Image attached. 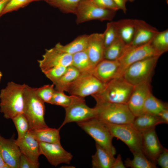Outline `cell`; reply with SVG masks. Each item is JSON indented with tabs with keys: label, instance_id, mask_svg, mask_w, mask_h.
<instances>
[{
	"label": "cell",
	"instance_id": "obj_1",
	"mask_svg": "<svg viewBox=\"0 0 168 168\" xmlns=\"http://www.w3.org/2000/svg\"><path fill=\"white\" fill-rule=\"evenodd\" d=\"M26 84L8 82L0 92V111L7 119L23 113L24 91Z\"/></svg>",
	"mask_w": 168,
	"mask_h": 168
},
{
	"label": "cell",
	"instance_id": "obj_2",
	"mask_svg": "<svg viewBox=\"0 0 168 168\" xmlns=\"http://www.w3.org/2000/svg\"><path fill=\"white\" fill-rule=\"evenodd\" d=\"M23 114L29 124V130L48 127L44 120V102L37 95L35 88L25 85L24 91Z\"/></svg>",
	"mask_w": 168,
	"mask_h": 168
},
{
	"label": "cell",
	"instance_id": "obj_3",
	"mask_svg": "<svg viewBox=\"0 0 168 168\" xmlns=\"http://www.w3.org/2000/svg\"><path fill=\"white\" fill-rule=\"evenodd\" d=\"M134 87L123 78H116L106 83L100 92L91 96L96 102L127 104Z\"/></svg>",
	"mask_w": 168,
	"mask_h": 168
},
{
	"label": "cell",
	"instance_id": "obj_4",
	"mask_svg": "<svg viewBox=\"0 0 168 168\" xmlns=\"http://www.w3.org/2000/svg\"><path fill=\"white\" fill-rule=\"evenodd\" d=\"M97 114L95 118L115 124H132L135 117L127 104L97 102Z\"/></svg>",
	"mask_w": 168,
	"mask_h": 168
},
{
	"label": "cell",
	"instance_id": "obj_5",
	"mask_svg": "<svg viewBox=\"0 0 168 168\" xmlns=\"http://www.w3.org/2000/svg\"><path fill=\"white\" fill-rule=\"evenodd\" d=\"M76 123L96 143L114 156L116 154V149L112 144L113 137L102 121L95 117Z\"/></svg>",
	"mask_w": 168,
	"mask_h": 168
},
{
	"label": "cell",
	"instance_id": "obj_6",
	"mask_svg": "<svg viewBox=\"0 0 168 168\" xmlns=\"http://www.w3.org/2000/svg\"><path fill=\"white\" fill-rule=\"evenodd\" d=\"M160 57H152L133 63L125 70L121 77L133 86L150 83Z\"/></svg>",
	"mask_w": 168,
	"mask_h": 168
},
{
	"label": "cell",
	"instance_id": "obj_7",
	"mask_svg": "<svg viewBox=\"0 0 168 168\" xmlns=\"http://www.w3.org/2000/svg\"><path fill=\"white\" fill-rule=\"evenodd\" d=\"M103 121L113 138L115 137L125 143L132 153L142 152V133L136 129L132 124H115Z\"/></svg>",
	"mask_w": 168,
	"mask_h": 168
},
{
	"label": "cell",
	"instance_id": "obj_8",
	"mask_svg": "<svg viewBox=\"0 0 168 168\" xmlns=\"http://www.w3.org/2000/svg\"><path fill=\"white\" fill-rule=\"evenodd\" d=\"M105 84L91 73L81 72L75 80L66 86L64 91L70 95L84 98L100 92Z\"/></svg>",
	"mask_w": 168,
	"mask_h": 168
},
{
	"label": "cell",
	"instance_id": "obj_9",
	"mask_svg": "<svg viewBox=\"0 0 168 168\" xmlns=\"http://www.w3.org/2000/svg\"><path fill=\"white\" fill-rule=\"evenodd\" d=\"M116 12L98 7L90 0H83L80 2L75 14L77 24L93 20L101 21H111Z\"/></svg>",
	"mask_w": 168,
	"mask_h": 168
},
{
	"label": "cell",
	"instance_id": "obj_10",
	"mask_svg": "<svg viewBox=\"0 0 168 168\" xmlns=\"http://www.w3.org/2000/svg\"><path fill=\"white\" fill-rule=\"evenodd\" d=\"M161 55L153 47L151 41L145 44L124 50L118 60L120 65L119 78L122 77L125 70L133 63L150 57Z\"/></svg>",
	"mask_w": 168,
	"mask_h": 168
},
{
	"label": "cell",
	"instance_id": "obj_11",
	"mask_svg": "<svg viewBox=\"0 0 168 168\" xmlns=\"http://www.w3.org/2000/svg\"><path fill=\"white\" fill-rule=\"evenodd\" d=\"M64 120L58 128L60 129L66 124L77 122L96 117L97 114L96 106L90 108L86 104L83 98L76 96L71 104L65 109Z\"/></svg>",
	"mask_w": 168,
	"mask_h": 168
},
{
	"label": "cell",
	"instance_id": "obj_12",
	"mask_svg": "<svg viewBox=\"0 0 168 168\" xmlns=\"http://www.w3.org/2000/svg\"><path fill=\"white\" fill-rule=\"evenodd\" d=\"M39 142L40 154L44 155L51 165L57 166L62 163L70 164L72 155L66 151L61 143Z\"/></svg>",
	"mask_w": 168,
	"mask_h": 168
},
{
	"label": "cell",
	"instance_id": "obj_13",
	"mask_svg": "<svg viewBox=\"0 0 168 168\" xmlns=\"http://www.w3.org/2000/svg\"><path fill=\"white\" fill-rule=\"evenodd\" d=\"M72 55L64 52L56 47L46 49L42 58L38 60L42 72L52 67L63 66L68 67L72 65Z\"/></svg>",
	"mask_w": 168,
	"mask_h": 168
},
{
	"label": "cell",
	"instance_id": "obj_14",
	"mask_svg": "<svg viewBox=\"0 0 168 168\" xmlns=\"http://www.w3.org/2000/svg\"><path fill=\"white\" fill-rule=\"evenodd\" d=\"M164 147L161 143L155 128L142 133V151L147 158L155 164Z\"/></svg>",
	"mask_w": 168,
	"mask_h": 168
},
{
	"label": "cell",
	"instance_id": "obj_15",
	"mask_svg": "<svg viewBox=\"0 0 168 168\" xmlns=\"http://www.w3.org/2000/svg\"><path fill=\"white\" fill-rule=\"evenodd\" d=\"M151 93L150 83H142L134 86L127 105L135 117L143 113L145 101Z\"/></svg>",
	"mask_w": 168,
	"mask_h": 168
},
{
	"label": "cell",
	"instance_id": "obj_16",
	"mask_svg": "<svg viewBox=\"0 0 168 168\" xmlns=\"http://www.w3.org/2000/svg\"><path fill=\"white\" fill-rule=\"evenodd\" d=\"M135 23L136 30L133 39L129 44L126 45L124 51L150 42L159 31L143 20L135 19Z\"/></svg>",
	"mask_w": 168,
	"mask_h": 168
},
{
	"label": "cell",
	"instance_id": "obj_17",
	"mask_svg": "<svg viewBox=\"0 0 168 168\" xmlns=\"http://www.w3.org/2000/svg\"><path fill=\"white\" fill-rule=\"evenodd\" d=\"M0 150L5 162L10 168H19L21 153L14 135L10 138L6 139L0 134Z\"/></svg>",
	"mask_w": 168,
	"mask_h": 168
},
{
	"label": "cell",
	"instance_id": "obj_18",
	"mask_svg": "<svg viewBox=\"0 0 168 168\" xmlns=\"http://www.w3.org/2000/svg\"><path fill=\"white\" fill-rule=\"evenodd\" d=\"M119 65L118 60L104 59L95 67L91 74L102 82L106 83L119 78Z\"/></svg>",
	"mask_w": 168,
	"mask_h": 168
},
{
	"label": "cell",
	"instance_id": "obj_19",
	"mask_svg": "<svg viewBox=\"0 0 168 168\" xmlns=\"http://www.w3.org/2000/svg\"><path fill=\"white\" fill-rule=\"evenodd\" d=\"M105 49L103 33H94L89 35L86 51L94 67L104 59Z\"/></svg>",
	"mask_w": 168,
	"mask_h": 168
},
{
	"label": "cell",
	"instance_id": "obj_20",
	"mask_svg": "<svg viewBox=\"0 0 168 168\" xmlns=\"http://www.w3.org/2000/svg\"><path fill=\"white\" fill-rule=\"evenodd\" d=\"M16 141L22 154L33 162L40 164L39 142L29 130L22 139L18 141L16 140Z\"/></svg>",
	"mask_w": 168,
	"mask_h": 168
},
{
	"label": "cell",
	"instance_id": "obj_21",
	"mask_svg": "<svg viewBox=\"0 0 168 168\" xmlns=\"http://www.w3.org/2000/svg\"><path fill=\"white\" fill-rule=\"evenodd\" d=\"M164 122L158 116L147 113H143L135 117L132 125L142 133L155 128L156 126Z\"/></svg>",
	"mask_w": 168,
	"mask_h": 168
},
{
	"label": "cell",
	"instance_id": "obj_22",
	"mask_svg": "<svg viewBox=\"0 0 168 168\" xmlns=\"http://www.w3.org/2000/svg\"><path fill=\"white\" fill-rule=\"evenodd\" d=\"M118 36L126 45L132 41L136 30L135 19H126L114 21Z\"/></svg>",
	"mask_w": 168,
	"mask_h": 168
},
{
	"label": "cell",
	"instance_id": "obj_23",
	"mask_svg": "<svg viewBox=\"0 0 168 168\" xmlns=\"http://www.w3.org/2000/svg\"><path fill=\"white\" fill-rule=\"evenodd\" d=\"M96 151L92 156L91 163L93 168H112L115 158L97 143H96Z\"/></svg>",
	"mask_w": 168,
	"mask_h": 168
},
{
	"label": "cell",
	"instance_id": "obj_24",
	"mask_svg": "<svg viewBox=\"0 0 168 168\" xmlns=\"http://www.w3.org/2000/svg\"><path fill=\"white\" fill-rule=\"evenodd\" d=\"M39 142L60 143L59 130L47 127L29 130Z\"/></svg>",
	"mask_w": 168,
	"mask_h": 168
},
{
	"label": "cell",
	"instance_id": "obj_25",
	"mask_svg": "<svg viewBox=\"0 0 168 168\" xmlns=\"http://www.w3.org/2000/svg\"><path fill=\"white\" fill-rule=\"evenodd\" d=\"M89 36V35L86 34L79 35L66 45H63L58 43L55 46L64 52L72 55L86 49Z\"/></svg>",
	"mask_w": 168,
	"mask_h": 168
},
{
	"label": "cell",
	"instance_id": "obj_26",
	"mask_svg": "<svg viewBox=\"0 0 168 168\" xmlns=\"http://www.w3.org/2000/svg\"><path fill=\"white\" fill-rule=\"evenodd\" d=\"M72 65L81 72L91 74L94 68L89 58L86 50L72 55Z\"/></svg>",
	"mask_w": 168,
	"mask_h": 168
},
{
	"label": "cell",
	"instance_id": "obj_27",
	"mask_svg": "<svg viewBox=\"0 0 168 168\" xmlns=\"http://www.w3.org/2000/svg\"><path fill=\"white\" fill-rule=\"evenodd\" d=\"M125 46V44L118 36L113 42L105 48L104 59L118 60L123 54Z\"/></svg>",
	"mask_w": 168,
	"mask_h": 168
},
{
	"label": "cell",
	"instance_id": "obj_28",
	"mask_svg": "<svg viewBox=\"0 0 168 168\" xmlns=\"http://www.w3.org/2000/svg\"><path fill=\"white\" fill-rule=\"evenodd\" d=\"M168 108V105L151 93L147 98L143 107V113L158 116L163 110Z\"/></svg>",
	"mask_w": 168,
	"mask_h": 168
},
{
	"label": "cell",
	"instance_id": "obj_29",
	"mask_svg": "<svg viewBox=\"0 0 168 168\" xmlns=\"http://www.w3.org/2000/svg\"><path fill=\"white\" fill-rule=\"evenodd\" d=\"M81 72L72 65L67 68V70L61 77L54 84L55 89L64 91L65 88L75 80Z\"/></svg>",
	"mask_w": 168,
	"mask_h": 168
},
{
	"label": "cell",
	"instance_id": "obj_30",
	"mask_svg": "<svg viewBox=\"0 0 168 168\" xmlns=\"http://www.w3.org/2000/svg\"><path fill=\"white\" fill-rule=\"evenodd\" d=\"M133 154L132 160L127 158L124 161V165L127 167L131 168H156V165L148 160L142 152H138Z\"/></svg>",
	"mask_w": 168,
	"mask_h": 168
},
{
	"label": "cell",
	"instance_id": "obj_31",
	"mask_svg": "<svg viewBox=\"0 0 168 168\" xmlns=\"http://www.w3.org/2000/svg\"><path fill=\"white\" fill-rule=\"evenodd\" d=\"M83 0H46L50 5L66 14H75L78 6Z\"/></svg>",
	"mask_w": 168,
	"mask_h": 168
},
{
	"label": "cell",
	"instance_id": "obj_32",
	"mask_svg": "<svg viewBox=\"0 0 168 168\" xmlns=\"http://www.w3.org/2000/svg\"><path fill=\"white\" fill-rule=\"evenodd\" d=\"M151 43L155 50L161 55L168 51V30L159 31L154 36Z\"/></svg>",
	"mask_w": 168,
	"mask_h": 168
},
{
	"label": "cell",
	"instance_id": "obj_33",
	"mask_svg": "<svg viewBox=\"0 0 168 168\" xmlns=\"http://www.w3.org/2000/svg\"><path fill=\"white\" fill-rule=\"evenodd\" d=\"M76 96L72 95H67L64 91L55 89L49 104L60 106L65 109L71 104Z\"/></svg>",
	"mask_w": 168,
	"mask_h": 168
},
{
	"label": "cell",
	"instance_id": "obj_34",
	"mask_svg": "<svg viewBox=\"0 0 168 168\" xmlns=\"http://www.w3.org/2000/svg\"><path fill=\"white\" fill-rule=\"evenodd\" d=\"M12 120L17 132L18 138L16 140L19 141L24 137L29 130L28 121L23 113L17 115Z\"/></svg>",
	"mask_w": 168,
	"mask_h": 168
},
{
	"label": "cell",
	"instance_id": "obj_35",
	"mask_svg": "<svg viewBox=\"0 0 168 168\" xmlns=\"http://www.w3.org/2000/svg\"><path fill=\"white\" fill-rule=\"evenodd\" d=\"M54 85H46L39 88H35V91L38 97L44 103L49 104L55 91Z\"/></svg>",
	"mask_w": 168,
	"mask_h": 168
},
{
	"label": "cell",
	"instance_id": "obj_36",
	"mask_svg": "<svg viewBox=\"0 0 168 168\" xmlns=\"http://www.w3.org/2000/svg\"><path fill=\"white\" fill-rule=\"evenodd\" d=\"M105 48L113 42L118 37L114 21L108 22L103 33Z\"/></svg>",
	"mask_w": 168,
	"mask_h": 168
},
{
	"label": "cell",
	"instance_id": "obj_37",
	"mask_svg": "<svg viewBox=\"0 0 168 168\" xmlns=\"http://www.w3.org/2000/svg\"><path fill=\"white\" fill-rule=\"evenodd\" d=\"M67 68L63 66H56L50 68L42 72L54 84L64 73Z\"/></svg>",
	"mask_w": 168,
	"mask_h": 168
},
{
	"label": "cell",
	"instance_id": "obj_38",
	"mask_svg": "<svg viewBox=\"0 0 168 168\" xmlns=\"http://www.w3.org/2000/svg\"><path fill=\"white\" fill-rule=\"evenodd\" d=\"M41 0H10L6 6L2 15L17 10L32 2Z\"/></svg>",
	"mask_w": 168,
	"mask_h": 168
},
{
	"label": "cell",
	"instance_id": "obj_39",
	"mask_svg": "<svg viewBox=\"0 0 168 168\" xmlns=\"http://www.w3.org/2000/svg\"><path fill=\"white\" fill-rule=\"evenodd\" d=\"M98 7L116 12L119 8L113 0H90Z\"/></svg>",
	"mask_w": 168,
	"mask_h": 168
},
{
	"label": "cell",
	"instance_id": "obj_40",
	"mask_svg": "<svg viewBox=\"0 0 168 168\" xmlns=\"http://www.w3.org/2000/svg\"><path fill=\"white\" fill-rule=\"evenodd\" d=\"M40 164L34 163L21 153L20 157L19 168H38Z\"/></svg>",
	"mask_w": 168,
	"mask_h": 168
},
{
	"label": "cell",
	"instance_id": "obj_41",
	"mask_svg": "<svg viewBox=\"0 0 168 168\" xmlns=\"http://www.w3.org/2000/svg\"><path fill=\"white\" fill-rule=\"evenodd\" d=\"M157 164L162 168H168V150L166 148L159 156Z\"/></svg>",
	"mask_w": 168,
	"mask_h": 168
},
{
	"label": "cell",
	"instance_id": "obj_42",
	"mask_svg": "<svg viewBox=\"0 0 168 168\" xmlns=\"http://www.w3.org/2000/svg\"><path fill=\"white\" fill-rule=\"evenodd\" d=\"M126 167L123 162L121 155L119 154L115 159L112 168H125Z\"/></svg>",
	"mask_w": 168,
	"mask_h": 168
},
{
	"label": "cell",
	"instance_id": "obj_43",
	"mask_svg": "<svg viewBox=\"0 0 168 168\" xmlns=\"http://www.w3.org/2000/svg\"><path fill=\"white\" fill-rule=\"evenodd\" d=\"M119 9L122 10L124 13L127 11L126 3L127 0H113Z\"/></svg>",
	"mask_w": 168,
	"mask_h": 168
},
{
	"label": "cell",
	"instance_id": "obj_44",
	"mask_svg": "<svg viewBox=\"0 0 168 168\" xmlns=\"http://www.w3.org/2000/svg\"><path fill=\"white\" fill-rule=\"evenodd\" d=\"M158 116L164 122V124L168 123V108H166L161 112Z\"/></svg>",
	"mask_w": 168,
	"mask_h": 168
},
{
	"label": "cell",
	"instance_id": "obj_45",
	"mask_svg": "<svg viewBox=\"0 0 168 168\" xmlns=\"http://www.w3.org/2000/svg\"><path fill=\"white\" fill-rule=\"evenodd\" d=\"M10 0H0V17L7 4Z\"/></svg>",
	"mask_w": 168,
	"mask_h": 168
},
{
	"label": "cell",
	"instance_id": "obj_46",
	"mask_svg": "<svg viewBox=\"0 0 168 168\" xmlns=\"http://www.w3.org/2000/svg\"><path fill=\"white\" fill-rule=\"evenodd\" d=\"M0 168H10V167L5 162L0 150Z\"/></svg>",
	"mask_w": 168,
	"mask_h": 168
},
{
	"label": "cell",
	"instance_id": "obj_47",
	"mask_svg": "<svg viewBox=\"0 0 168 168\" xmlns=\"http://www.w3.org/2000/svg\"><path fill=\"white\" fill-rule=\"evenodd\" d=\"M2 76V72L0 71V78H1Z\"/></svg>",
	"mask_w": 168,
	"mask_h": 168
},
{
	"label": "cell",
	"instance_id": "obj_48",
	"mask_svg": "<svg viewBox=\"0 0 168 168\" xmlns=\"http://www.w3.org/2000/svg\"><path fill=\"white\" fill-rule=\"evenodd\" d=\"M128 1L132 2L134 1L135 0H127Z\"/></svg>",
	"mask_w": 168,
	"mask_h": 168
},
{
	"label": "cell",
	"instance_id": "obj_49",
	"mask_svg": "<svg viewBox=\"0 0 168 168\" xmlns=\"http://www.w3.org/2000/svg\"><path fill=\"white\" fill-rule=\"evenodd\" d=\"M1 78H0V81H1Z\"/></svg>",
	"mask_w": 168,
	"mask_h": 168
},
{
	"label": "cell",
	"instance_id": "obj_50",
	"mask_svg": "<svg viewBox=\"0 0 168 168\" xmlns=\"http://www.w3.org/2000/svg\"><path fill=\"white\" fill-rule=\"evenodd\" d=\"M44 0V1H45V2H46V0Z\"/></svg>",
	"mask_w": 168,
	"mask_h": 168
},
{
	"label": "cell",
	"instance_id": "obj_51",
	"mask_svg": "<svg viewBox=\"0 0 168 168\" xmlns=\"http://www.w3.org/2000/svg\"><path fill=\"white\" fill-rule=\"evenodd\" d=\"M166 0L167 2H168V0Z\"/></svg>",
	"mask_w": 168,
	"mask_h": 168
}]
</instances>
